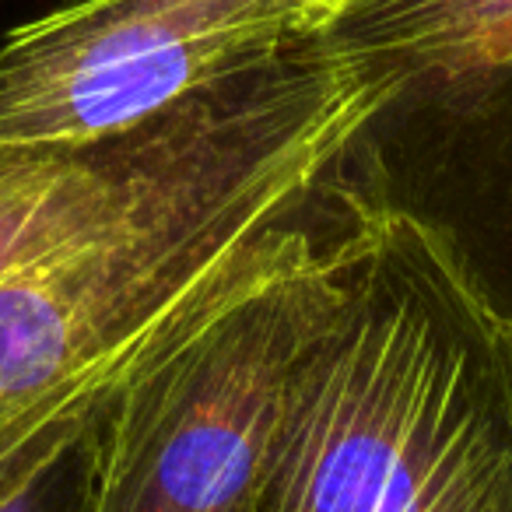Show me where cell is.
<instances>
[{"label": "cell", "mask_w": 512, "mask_h": 512, "mask_svg": "<svg viewBox=\"0 0 512 512\" xmlns=\"http://www.w3.org/2000/svg\"><path fill=\"white\" fill-rule=\"evenodd\" d=\"M320 32L186 102L120 204L0 281V460L327 253L379 88Z\"/></svg>", "instance_id": "1"}, {"label": "cell", "mask_w": 512, "mask_h": 512, "mask_svg": "<svg viewBox=\"0 0 512 512\" xmlns=\"http://www.w3.org/2000/svg\"><path fill=\"white\" fill-rule=\"evenodd\" d=\"M253 512H512V313L439 225L358 179Z\"/></svg>", "instance_id": "2"}, {"label": "cell", "mask_w": 512, "mask_h": 512, "mask_svg": "<svg viewBox=\"0 0 512 512\" xmlns=\"http://www.w3.org/2000/svg\"><path fill=\"white\" fill-rule=\"evenodd\" d=\"M320 39L379 88L358 186L439 225L512 313V0H341Z\"/></svg>", "instance_id": "3"}, {"label": "cell", "mask_w": 512, "mask_h": 512, "mask_svg": "<svg viewBox=\"0 0 512 512\" xmlns=\"http://www.w3.org/2000/svg\"><path fill=\"white\" fill-rule=\"evenodd\" d=\"M334 242L99 400L88 421V512H253L285 372Z\"/></svg>", "instance_id": "4"}, {"label": "cell", "mask_w": 512, "mask_h": 512, "mask_svg": "<svg viewBox=\"0 0 512 512\" xmlns=\"http://www.w3.org/2000/svg\"><path fill=\"white\" fill-rule=\"evenodd\" d=\"M341 0H67L0 39V148H88L274 64Z\"/></svg>", "instance_id": "5"}, {"label": "cell", "mask_w": 512, "mask_h": 512, "mask_svg": "<svg viewBox=\"0 0 512 512\" xmlns=\"http://www.w3.org/2000/svg\"><path fill=\"white\" fill-rule=\"evenodd\" d=\"M183 109L88 148H0V281L120 204L165 155Z\"/></svg>", "instance_id": "6"}, {"label": "cell", "mask_w": 512, "mask_h": 512, "mask_svg": "<svg viewBox=\"0 0 512 512\" xmlns=\"http://www.w3.org/2000/svg\"><path fill=\"white\" fill-rule=\"evenodd\" d=\"M92 411L39 428L0 460V512H88Z\"/></svg>", "instance_id": "7"}]
</instances>
